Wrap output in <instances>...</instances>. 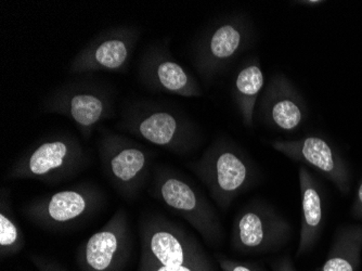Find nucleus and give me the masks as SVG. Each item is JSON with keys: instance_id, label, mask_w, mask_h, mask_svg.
Here are the masks:
<instances>
[{"instance_id": "obj_1", "label": "nucleus", "mask_w": 362, "mask_h": 271, "mask_svg": "<svg viewBox=\"0 0 362 271\" xmlns=\"http://www.w3.org/2000/svg\"><path fill=\"white\" fill-rule=\"evenodd\" d=\"M191 169L223 211L253 185L257 175L249 156L223 138L211 144L199 161L191 164Z\"/></svg>"}, {"instance_id": "obj_2", "label": "nucleus", "mask_w": 362, "mask_h": 271, "mask_svg": "<svg viewBox=\"0 0 362 271\" xmlns=\"http://www.w3.org/2000/svg\"><path fill=\"white\" fill-rule=\"evenodd\" d=\"M140 241V264L213 268L197 240L163 216H149L141 220Z\"/></svg>"}, {"instance_id": "obj_3", "label": "nucleus", "mask_w": 362, "mask_h": 271, "mask_svg": "<svg viewBox=\"0 0 362 271\" xmlns=\"http://www.w3.org/2000/svg\"><path fill=\"white\" fill-rule=\"evenodd\" d=\"M86 162V152L78 140L68 134H57L25 152L12 165L7 179L60 183L76 175Z\"/></svg>"}, {"instance_id": "obj_4", "label": "nucleus", "mask_w": 362, "mask_h": 271, "mask_svg": "<svg viewBox=\"0 0 362 271\" xmlns=\"http://www.w3.org/2000/svg\"><path fill=\"white\" fill-rule=\"evenodd\" d=\"M152 193L163 204L186 219L211 246L221 243L223 230L213 205L185 177L168 168H158Z\"/></svg>"}, {"instance_id": "obj_5", "label": "nucleus", "mask_w": 362, "mask_h": 271, "mask_svg": "<svg viewBox=\"0 0 362 271\" xmlns=\"http://www.w3.org/2000/svg\"><path fill=\"white\" fill-rule=\"evenodd\" d=\"M123 127L175 154H188L200 142V134L190 120L160 105H146L132 110L124 117Z\"/></svg>"}, {"instance_id": "obj_6", "label": "nucleus", "mask_w": 362, "mask_h": 271, "mask_svg": "<svg viewBox=\"0 0 362 271\" xmlns=\"http://www.w3.org/2000/svg\"><path fill=\"white\" fill-rule=\"evenodd\" d=\"M253 38V28L245 16H230L205 32L194 50V65L204 81H213L233 62Z\"/></svg>"}, {"instance_id": "obj_7", "label": "nucleus", "mask_w": 362, "mask_h": 271, "mask_svg": "<svg viewBox=\"0 0 362 271\" xmlns=\"http://www.w3.org/2000/svg\"><path fill=\"white\" fill-rule=\"evenodd\" d=\"M292 234L288 220L262 202L245 205L233 221L231 246L246 255L274 252L286 246Z\"/></svg>"}, {"instance_id": "obj_8", "label": "nucleus", "mask_w": 362, "mask_h": 271, "mask_svg": "<svg viewBox=\"0 0 362 271\" xmlns=\"http://www.w3.org/2000/svg\"><path fill=\"white\" fill-rule=\"evenodd\" d=\"M101 203L100 191L93 185H81L34 200L24 207L23 214L40 227L61 230L86 219Z\"/></svg>"}, {"instance_id": "obj_9", "label": "nucleus", "mask_w": 362, "mask_h": 271, "mask_svg": "<svg viewBox=\"0 0 362 271\" xmlns=\"http://www.w3.org/2000/svg\"><path fill=\"white\" fill-rule=\"evenodd\" d=\"M101 162L115 188L135 197L149 175L150 154L146 149L119 134H107L100 142Z\"/></svg>"}, {"instance_id": "obj_10", "label": "nucleus", "mask_w": 362, "mask_h": 271, "mask_svg": "<svg viewBox=\"0 0 362 271\" xmlns=\"http://www.w3.org/2000/svg\"><path fill=\"white\" fill-rule=\"evenodd\" d=\"M130 229L125 209H117L79 250L83 271H119L129 255Z\"/></svg>"}, {"instance_id": "obj_11", "label": "nucleus", "mask_w": 362, "mask_h": 271, "mask_svg": "<svg viewBox=\"0 0 362 271\" xmlns=\"http://www.w3.org/2000/svg\"><path fill=\"white\" fill-rule=\"evenodd\" d=\"M270 146L286 158L316 169L343 195L351 190V173L334 146L320 136H305L295 140H272Z\"/></svg>"}, {"instance_id": "obj_12", "label": "nucleus", "mask_w": 362, "mask_h": 271, "mask_svg": "<svg viewBox=\"0 0 362 271\" xmlns=\"http://www.w3.org/2000/svg\"><path fill=\"white\" fill-rule=\"evenodd\" d=\"M138 40L137 30L117 28L107 30L91 40L75 56L70 71L74 74L121 72L127 65Z\"/></svg>"}, {"instance_id": "obj_13", "label": "nucleus", "mask_w": 362, "mask_h": 271, "mask_svg": "<svg viewBox=\"0 0 362 271\" xmlns=\"http://www.w3.org/2000/svg\"><path fill=\"white\" fill-rule=\"evenodd\" d=\"M260 116L270 127L293 132L304 124L307 105L302 93L284 74H274L260 96Z\"/></svg>"}, {"instance_id": "obj_14", "label": "nucleus", "mask_w": 362, "mask_h": 271, "mask_svg": "<svg viewBox=\"0 0 362 271\" xmlns=\"http://www.w3.org/2000/svg\"><path fill=\"white\" fill-rule=\"evenodd\" d=\"M140 79L153 91L184 98L201 97L200 83L165 49L156 47L144 54L140 67Z\"/></svg>"}, {"instance_id": "obj_15", "label": "nucleus", "mask_w": 362, "mask_h": 271, "mask_svg": "<svg viewBox=\"0 0 362 271\" xmlns=\"http://www.w3.org/2000/svg\"><path fill=\"white\" fill-rule=\"evenodd\" d=\"M47 110L70 118L85 137L110 113V100L103 91L88 87L61 89L47 101Z\"/></svg>"}, {"instance_id": "obj_16", "label": "nucleus", "mask_w": 362, "mask_h": 271, "mask_svg": "<svg viewBox=\"0 0 362 271\" xmlns=\"http://www.w3.org/2000/svg\"><path fill=\"white\" fill-rule=\"evenodd\" d=\"M298 179L302 201V224L296 256H302L314 248L320 238L325 221V202L320 183L306 166H300L298 169Z\"/></svg>"}, {"instance_id": "obj_17", "label": "nucleus", "mask_w": 362, "mask_h": 271, "mask_svg": "<svg viewBox=\"0 0 362 271\" xmlns=\"http://www.w3.org/2000/svg\"><path fill=\"white\" fill-rule=\"evenodd\" d=\"M265 87V76L257 58L247 61L238 71L233 86V97L246 127L254 125V113L260 93Z\"/></svg>"}, {"instance_id": "obj_18", "label": "nucleus", "mask_w": 362, "mask_h": 271, "mask_svg": "<svg viewBox=\"0 0 362 271\" xmlns=\"http://www.w3.org/2000/svg\"><path fill=\"white\" fill-rule=\"evenodd\" d=\"M362 226L337 230L321 271H358L361 263Z\"/></svg>"}, {"instance_id": "obj_19", "label": "nucleus", "mask_w": 362, "mask_h": 271, "mask_svg": "<svg viewBox=\"0 0 362 271\" xmlns=\"http://www.w3.org/2000/svg\"><path fill=\"white\" fill-rule=\"evenodd\" d=\"M0 203V256L4 260L21 252L25 238L12 213L9 195H6L5 189L1 190Z\"/></svg>"}, {"instance_id": "obj_20", "label": "nucleus", "mask_w": 362, "mask_h": 271, "mask_svg": "<svg viewBox=\"0 0 362 271\" xmlns=\"http://www.w3.org/2000/svg\"><path fill=\"white\" fill-rule=\"evenodd\" d=\"M219 266L223 271H262L254 265H250L249 263L238 262V260H229V258L218 256Z\"/></svg>"}, {"instance_id": "obj_21", "label": "nucleus", "mask_w": 362, "mask_h": 271, "mask_svg": "<svg viewBox=\"0 0 362 271\" xmlns=\"http://www.w3.org/2000/svg\"><path fill=\"white\" fill-rule=\"evenodd\" d=\"M138 271H215L214 268L191 266H160L154 264H140Z\"/></svg>"}, {"instance_id": "obj_22", "label": "nucleus", "mask_w": 362, "mask_h": 271, "mask_svg": "<svg viewBox=\"0 0 362 271\" xmlns=\"http://www.w3.org/2000/svg\"><path fill=\"white\" fill-rule=\"evenodd\" d=\"M30 260H32L33 264L35 265L38 271H65L56 263L40 258V256H32Z\"/></svg>"}, {"instance_id": "obj_23", "label": "nucleus", "mask_w": 362, "mask_h": 271, "mask_svg": "<svg viewBox=\"0 0 362 271\" xmlns=\"http://www.w3.org/2000/svg\"><path fill=\"white\" fill-rule=\"evenodd\" d=\"M351 214L356 218L362 219V180L360 181L358 187L357 195H356L355 201H354L353 207H351Z\"/></svg>"}, {"instance_id": "obj_24", "label": "nucleus", "mask_w": 362, "mask_h": 271, "mask_svg": "<svg viewBox=\"0 0 362 271\" xmlns=\"http://www.w3.org/2000/svg\"><path fill=\"white\" fill-rule=\"evenodd\" d=\"M274 271H298L295 269L292 260L288 258H281L274 265Z\"/></svg>"}, {"instance_id": "obj_25", "label": "nucleus", "mask_w": 362, "mask_h": 271, "mask_svg": "<svg viewBox=\"0 0 362 271\" xmlns=\"http://www.w3.org/2000/svg\"><path fill=\"white\" fill-rule=\"evenodd\" d=\"M295 4H298V5L307 6V7H316V6L321 5L323 4V1H319V0H307V1H296Z\"/></svg>"}]
</instances>
